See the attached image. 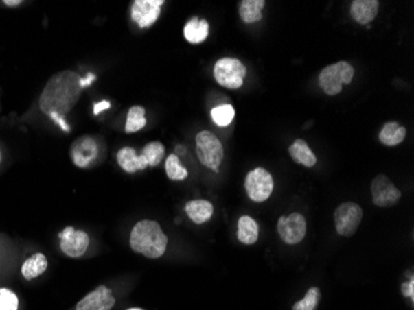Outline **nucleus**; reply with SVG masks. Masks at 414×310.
I'll return each instance as SVG.
<instances>
[{"label":"nucleus","instance_id":"1","mask_svg":"<svg viewBox=\"0 0 414 310\" xmlns=\"http://www.w3.org/2000/svg\"><path fill=\"white\" fill-rule=\"evenodd\" d=\"M81 78L76 72L66 71L55 73L44 87L38 98V108L49 117L58 115L65 117L70 113L81 97Z\"/></svg>","mask_w":414,"mask_h":310},{"label":"nucleus","instance_id":"2","mask_svg":"<svg viewBox=\"0 0 414 310\" xmlns=\"http://www.w3.org/2000/svg\"><path fill=\"white\" fill-rule=\"evenodd\" d=\"M129 243L135 253H141L147 259H160L168 247V236L163 232L159 222L141 220L134 225Z\"/></svg>","mask_w":414,"mask_h":310},{"label":"nucleus","instance_id":"3","mask_svg":"<svg viewBox=\"0 0 414 310\" xmlns=\"http://www.w3.org/2000/svg\"><path fill=\"white\" fill-rule=\"evenodd\" d=\"M355 69L346 61L326 66L319 75V86L329 96H335L343 90L344 84H350Z\"/></svg>","mask_w":414,"mask_h":310},{"label":"nucleus","instance_id":"4","mask_svg":"<svg viewBox=\"0 0 414 310\" xmlns=\"http://www.w3.org/2000/svg\"><path fill=\"white\" fill-rule=\"evenodd\" d=\"M196 155L204 167L218 173L223 159V147L220 139L210 130H201L198 133Z\"/></svg>","mask_w":414,"mask_h":310},{"label":"nucleus","instance_id":"5","mask_svg":"<svg viewBox=\"0 0 414 310\" xmlns=\"http://www.w3.org/2000/svg\"><path fill=\"white\" fill-rule=\"evenodd\" d=\"M246 75V66L237 58H220L214 67V76L217 84L229 90L241 88Z\"/></svg>","mask_w":414,"mask_h":310},{"label":"nucleus","instance_id":"6","mask_svg":"<svg viewBox=\"0 0 414 310\" xmlns=\"http://www.w3.org/2000/svg\"><path fill=\"white\" fill-rule=\"evenodd\" d=\"M244 188L251 200L264 202L273 193V176L266 169L255 168L246 176Z\"/></svg>","mask_w":414,"mask_h":310},{"label":"nucleus","instance_id":"7","mask_svg":"<svg viewBox=\"0 0 414 310\" xmlns=\"http://www.w3.org/2000/svg\"><path fill=\"white\" fill-rule=\"evenodd\" d=\"M363 211L356 202H344L335 210L334 220L335 228L340 236L350 237L356 232L363 221Z\"/></svg>","mask_w":414,"mask_h":310},{"label":"nucleus","instance_id":"8","mask_svg":"<svg viewBox=\"0 0 414 310\" xmlns=\"http://www.w3.org/2000/svg\"><path fill=\"white\" fill-rule=\"evenodd\" d=\"M60 237L61 251L71 259H80L87 251L89 246V236L82 230H76L75 227H65Z\"/></svg>","mask_w":414,"mask_h":310},{"label":"nucleus","instance_id":"9","mask_svg":"<svg viewBox=\"0 0 414 310\" xmlns=\"http://www.w3.org/2000/svg\"><path fill=\"white\" fill-rule=\"evenodd\" d=\"M277 230L283 242H286L287 245H297L306 237V217L299 213L281 216L277 224Z\"/></svg>","mask_w":414,"mask_h":310},{"label":"nucleus","instance_id":"10","mask_svg":"<svg viewBox=\"0 0 414 310\" xmlns=\"http://www.w3.org/2000/svg\"><path fill=\"white\" fill-rule=\"evenodd\" d=\"M372 201L378 207L395 206L401 200L402 193L386 175H377L371 185Z\"/></svg>","mask_w":414,"mask_h":310},{"label":"nucleus","instance_id":"11","mask_svg":"<svg viewBox=\"0 0 414 310\" xmlns=\"http://www.w3.org/2000/svg\"><path fill=\"white\" fill-rule=\"evenodd\" d=\"M70 155L77 168H89L100 155V145L93 136H80L72 143Z\"/></svg>","mask_w":414,"mask_h":310},{"label":"nucleus","instance_id":"12","mask_svg":"<svg viewBox=\"0 0 414 310\" xmlns=\"http://www.w3.org/2000/svg\"><path fill=\"white\" fill-rule=\"evenodd\" d=\"M163 0H135L132 5V19L141 29L150 27L159 19Z\"/></svg>","mask_w":414,"mask_h":310},{"label":"nucleus","instance_id":"13","mask_svg":"<svg viewBox=\"0 0 414 310\" xmlns=\"http://www.w3.org/2000/svg\"><path fill=\"white\" fill-rule=\"evenodd\" d=\"M115 305L112 291L106 285H100L77 303L76 310H112Z\"/></svg>","mask_w":414,"mask_h":310},{"label":"nucleus","instance_id":"14","mask_svg":"<svg viewBox=\"0 0 414 310\" xmlns=\"http://www.w3.org/2000/svg\"><path fill=\"white\" fill-rule=\"evenodd\" d=\"M117 163L124 171L134 174L149 167L147 158L143 154L138 155L137 150L130 147L119 149L117 153Z\"/></svg>","mask_w":414,"mask_h":310},{"label":"nucleus","instance_id":"15","mask_svg":"<svg viewBox=\"0 0 414 310\" xmlns=\"http://www.w3.org/2000/svg\"><path fill=\"white\" fill-rule=\"evenodd\" d=\"M380 3L377 0H355L351 4V16L358 24L366 25L375 19Z\"/></svg>","mask_w":414,"mask_h":310},{"label":"nucleus","instance_id":"16","mask_svg":"<svg viewBox=\"0 0 414 310\" xmlns=\"http://www.w3.org/2000/svg\"><path fill=\"white\" fill-rule=\"evenodd\" d=\"M185 213L194 224L203 225L211 220L214 215V205L207 200L189 201L185 205Z\"/></svg>","mask_w":414,"mask_h":310},{"label":"nucleus","instance_id":"17","mask_svg":"<svg viewBox=\"0 0 414 310\" xmlns=\"http://www.w3.org/2000/svg\"><path fill=\"white\" fill-rule=\"evenodd\" d=\"M260 237L258 222L251 216H241L237 224V239L243 245H253Z\"/></svg>","mask_w":414,"mask_h":310},{"label":"nucleus","instance_id":"18","mask_svg":"<svg viewBox=\"0 0 414 310\" xmlns=\"http://www.w3.org/2000/svg\"><path fill=\"white\" fill-rule=\"evenodd\" d=\"M210 32V25L205 19H198V16H194L186 23L184 27V36L190 44H201L207 39Z\"/></svg>","mask_w":414,"mask_h":310},{"label":"nucleus","instance_id":"19","mask_svg":"<svg viewBox=\"0 0 414 310\" xmlns=\"http://www.w3.org/2000/svg\"><path fill=\"white\" fill-rule=\"evenodd\" d=\"M289 153L293 158V160L298 164L304 165L306 168H312L318 159L315 154L312 153V149L309 148L308 143L303 139H297L295 142L289 147Z\"/></svg>","mask_w":414,"mask_h":310},{"label":"nucleus","instance_id":"20","mask_svg":"<svg viewBox=\"0 0 414 310\" xmlns=\"http://www.w3.org/2000/svg\"><path fill=\"white\" fill-rule=\"evenodd\" d=\"M406 136H407V130L404 127H402L400 123L387 122L383 126L378 138H380V142L384 145L395 147L404 141Z\"/></svg>","mask_w":414,"mask_h":310},{"label":"nucleus","instance_id":"21","mask_svg":"<svg viewBox=\"0 0 414 310\" xmlns=\"http://www.w3.org/2000/svg\"><path fill=\"white\" fill-rule=\"evenodd\" d=\"M47 259L45 257L43 253H34L29 259H26L24 265L21 267V274L23 277L32 281L34 278L41 276L46 268H47Z\"/></svg>","mask_w":414,"mask_h":310},{"label":"nucleus","instance_id":"22","mask_svg":"<svg viewBox=\"0 0 414 310\" xmlns=\"http://www.w3.org/2000/svg\"><path fill=\"white\" fill-rule=\"evenodd\" d=\"M264 0H243L240 5V16L246 24H253L262 19Z\"/></svg>","mask_w":414,"mask_h":310},{"label":"nucleus","instance_id":"23","mask_svg":"<svg viewBox=\"0 0 414 310\" xmlns=\"http://www.w3.org/2000/svg\"><path fill=\"white\" fill-rule=\"evenodd\" d=\"M147 126L146 118V108L141 106L130 107L127 113V122H126V133H135L143 130Z\"/></svg>","mask_w":414,"mask_h":310},{"label":"nucleus","instance_id":"24","mask_svg":"<svg viewBox=\"0 0 414 310\" xmlns=\"http://www.w3.org/2000/svg\"><path fill=\"white\" fill-rule=\"evenodd\" d=\"M166 176L172 181L185 180L189 175V171L180 162L176 154H170L168 156L165 163Z\"/></svg>","mask_w":414,"mask_h":310},{"label":"nucleus","instance_id":"25","mask_svg":"<svg viewBox=\"0 0 414 310\" xmlns=\"http://www.w3.org/2000/svg\"><path fill=\"white\" fill-rule=\"evenodd\" d=\"M235 108L232 104H221L211 110V118L218 127H227L235 118Z\"/></svg>","mask_w":414,"mask_h":310},{"label":"nucleus","instance_id":"26","mask_svg":"<svg viewBox=\"0 0 414 310\" xmlns=\"http://www.w3.org/2000/svg\"><path fill=\"white\" fill-rule=\"evenodd\" d=\"M141 154L147 158L149 167H157L159 165L164 154H165V147L163 145V143L150 142L148 143L147 145L141 150Z\"/></svg>","mask_w":414,"mask_h":310},{"label":"nucleus","instance_id":"27","mask_svg":"<svg viewBox=\"0 0 414 310\" xmlns=\"http://www.w3.org/2000/svg\"><path fill=\"white\" fill-rule=\"evenodd\" d=\"M321 298V291L318 287H312L306 291V297L293 305V310H317Z\"/></svg>","mask_w":414,"mask_h":310},{"label":"nucleus","instance_id":"28","mask_svg":"<svg viewBox=\"0 0 414 310\" xmlns=\"http://www.w3.org/2000/svg\"><path fill=\"white\" fill-rule=\"evenodd\" d=\"M19 299L13 291L0 288V310H18Z\"/></svg>","mask_w":414,"mask_h":310},{"label":"nucleus","instance_id":"29","mask_svg":"<svg viewBox=\"0 0 414 310\" xmlns=\"http://www.w3.org/2000/svg\"><path fill=\"white\" fill-rule=\"evenodd\" d=\"M402 294L411 300H414V279L411 278L409 282H404L402 285Z\"/></svg>","mask_w":414,"mask_h":310},{"label":"nucleus","instance_id":"30","mask_svg":"<svg viewBox=\"0 0 414 310\" xmlns=\"http://www.w3.org/2000/svg\"><path fill=\"white\" fill-rule=\"evenodd\" d=\"M49 118L51 119L52 122L56 123L58 127H60L61 130H64V132H66V133H67V132H70L71 127L69 126V124H67V122L65 121L64 117L58 116V115H55V113H54V115H50Z\"/></svg>","mask_w":414,"mask_h":310},{"label":"nucleus","instance_id":"31","mask_svg":"<svg viewBox=\"0 0 414 310\" xmlns=\"http://www.w3.org/2000/svg\"><path fill=\"white\" fill-rule=\"evenodd\" d=\"M108 108H111V104H109L108 101H102V102H98V104L93 106V113L97 116L102 110H108Z\"/></svg>","mask_w":414,"mask_h":310},{"label":"nucleus","instance_id":"32","mask_svg":"<svg viewBox=\"0 0 414 310\" xmlns=\"http://www.w3.org/2000/svg\"><path fill=\"white\" fill-rule=\"evenodd\" d=\"M96 80V76L93 75V73H89L86 78H81V81H80V84H81V88H84V87H87L89 84H92L93 81Z\"/></svg>","mask_w":414,"mask_h":310},{"label":"nucleus","instance_id":"33","mask_svg":"<svg viewBox=\"0 0 414 310\" xmlns=\"http://www.w3.org/2000/svg\"><path fill=\"white\" fill-rule=\"evenodd\" d=\"M3 4H5L9 8H15L19 7L20 4H23V1L21 0H4Z\"/></svg>","mask_w":414,"mask_h":310},{"label":"nucleus","instance_id":"34","mask_svg":"<svg viewBox=\"0 0 414 310\" xmlns=\"http://www.w3.org/2000/svg\"><path fill=\"white\" fill-rule=\"evenodd\" d=\"M127 310H144V309H141V308H129V309Z\"/></svg>","mask_w":414,"mask_h":310},{"label":"nucleus","instance_id":"35","mask_svg":"<svg viewBox=\"0 0 414 310\" xmlns=\"http://www.w3.org/2000/svg\"><path fill=\"white\" fill-rule=\"evenodd\" d=\"M1 159H3V155H1V152H0V163H1Z\"/></svg>","mask_w":414,"mask_h":310}]
</instances>
